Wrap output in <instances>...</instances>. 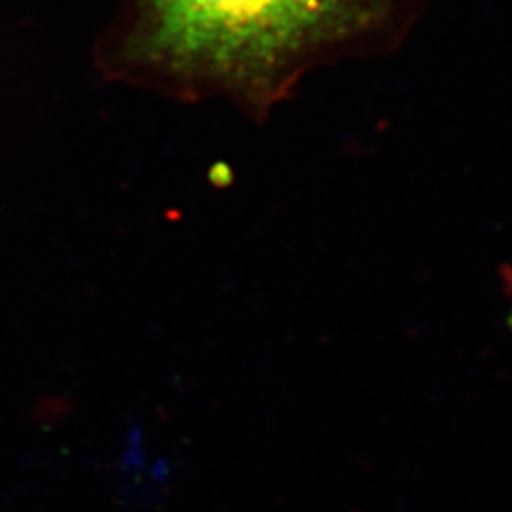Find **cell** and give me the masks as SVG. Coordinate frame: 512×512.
Listing matches in <instances>:
<instances>
[{
  "label": "cell",
  "mask_w": 512,
  "mask_h": 512,
  "mask_svg": "<svg viewBox=\"0 0 512 512\" xmlns=\"http://www.w3.org/2000/svg\"><path fill=\"white\" fill-rule=\"evenodd\" d=\"M387 0H141L133 50L184 76L266 88L319 46L351 37Z\"/></svg>",
  "instance_id": "1"
}]
</instances>
